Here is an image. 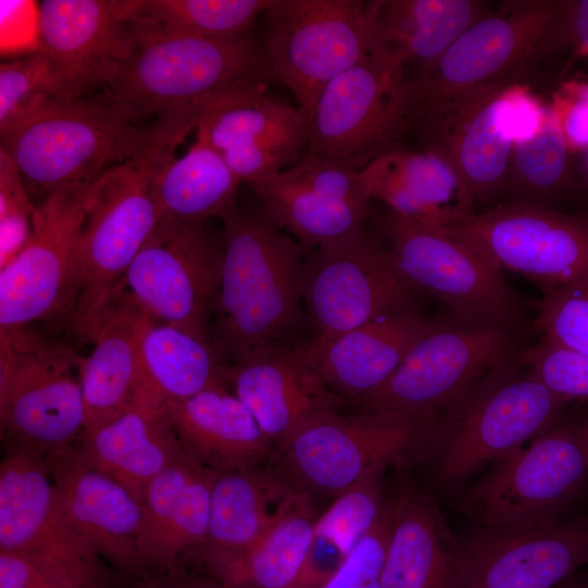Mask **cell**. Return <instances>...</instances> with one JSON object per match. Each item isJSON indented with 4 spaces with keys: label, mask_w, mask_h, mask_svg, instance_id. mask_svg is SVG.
Listing matches in <instances>:
<instances>
[{
    "label": "cell",
    "mask_w": 588,
    "mask_h": 588,
    "mask_svg": "<svg viewBox=\"0 0 588 588\" xmlns=\"http://www.w3.org/2000/svg\"><path fill=\"white\" fill-rule=\"evenodd\" d=\"M76 445L91 466L121 483L140 503L148 483L184 455L164 412L138 407L85 431Z\"/></svg>",
    "instance_id": "obj_31"
},
{
    "label": "cell",
    "mask_w": 588,
    "mask_h": 588,
    "mask_svg": "<svg viewBox=\"0 0 588 588\" xmlns=\"http://www.w3.org/2000/svg\"><path fill=\"white\" fill-rule=\"evenodd\" d=\"M461 544L456 588H555L588 563V519L479 527Z\"/></svg>",
    "instance_id": "obj_20"
},
{
    "label": "cell",
    "mask_w": 588,
    "mask_h": 588,
    "mask_svg": "<svg viewBox=\"0 0 588 588\" xmlns=\"http://www.w3.org/2000/svg\"><path fill=\"white\" fill-rule=\"evenodd\" d=\"M272 75L262 46L247 34L209 38L147 36L103 88L133 122L266 85Z\"/></svg>",
    "instance_id": "obj_3"
},
{
    "label": "cell",
    "mask_w": 588,
    "mask_h": 588,
    "mask_svg": "<svg viewBox=\"0 0 588 588\" xmlns=\"http://www.w3.org/2000/svg\"><path fill=\"white\" fill-rule=\"evenodd\" d=\"M75 100L51 60L40 50L0 65V134L44 110Z\"/></svg>",
    "instance_id": "obj_39"
},
{
    "label": "cell",
    "mask_w": 588,
    "mask_h": 588,
    "mask_svg": "<svg viewBox=\"0 0 588 588\" xmlns=\"http://www.w3.org/2000/svg\"><path fill=\"white\" fill-rule=\"evenodd\" d=\"M308 134L309 130L286 133L237 146L221 155L238 182L255 188L299 160L302 148L307 146Z\"/></svg>",
    "instance_id": "obj_43"
},
{
    "label": "cell",
    "mask_w": 588,
    "mask_h": 588,
    "mask_svg": "<svg viewBox=\"0 0 588 588\" xmlns=\"http://www.w3.org/2000/svg\"><path fill=\"white\" fill-rule=\"evenodd\" d=\"M390 257L417 291L444 303L453 316L517 330L524 307L503 272L439 225L394 212L377 217Z\"/></svg>",
    "instance_id": "obj_13"
},
{
    "label": "cell",
    "mask_w": 588,
    "mask_h": 588,
    "mask_svg": "<svg viewBox=\"0 0 588 588\" xmlns=\"http://www.w3.org/2000/svg\"><path fill=\"white\" fill-rule=\"evenodd\" d=\"M559 588H588V585L573 575L563 581Z\"/></svg>",
    "instance_id": "obj_50"
},
{
    "label": "cell",
    "mask_w": 588,
    "mask_h": 588,
    "mask_svg": "<svg viewBox=\"0 0 588 588\" xmlns=\"http://www.w3.org/2000/svg\"><path fill=\"white\" fill-rule=\"evenodd\" d=\"M3 443L0 551L29 559L58 588H108V563L63 509L46 454Z\"/></svg>",
    "instance_id": "obj_8"
},
{
    "label": "cell",
    "mask_w": 588,
    "mask_h": 588,
    "mask_svg": "<svg viewBox=\"0 0 588 588\" xmlns=\"http://www.w3.org/2000/svg\"><path fill=\"white\" fill-rule=\"evenodd\" d=\"M316 519L307 497L248 550L207 566V574L226 588H308Z\"/></svg>",
    "instance_id": "obj_33"
},
{
    "label": "cell",
    "mask_w": 588,
    "mask_h": 588,
    "mask_svg": "<svg viewBox=\"0 0 588 588\" xmlns=\"http://www.w3.org/2000/svg\"><path fill=\"white\" fill-rule=\"evenodd\" d=\"M534 308L541 336L588 356V285L542 293Z\"/></svg>",
    "instance_id": "obj_41"
},
{
    "label": "cell",
    "mask_w": 588,
    "mask_h": 588,
    "mask_svg": "<svg viewBox=\"0 0 588 588\" xmlns=\"http://www.w3.org/2000/svg\"><path fill=\"white\" fill-rule=\"evenodd\" d=\"M564 49L588 68V0H560L548 37V57Z\"/></svg>",
    "instance_id": "obj_46"
},
{
    "label": "cell",
    "mask_w": 588,
    "mask_h": 588,
    "mask_svg": "<svg viewBox=\"0 0 588 588\" xmlns=\"http://www.w3.org/2000/svg\"><path fill=\"white\" fill-rule=\"evenodd\" d=\"M390 506L319 588H381L390 537Z\"/></svg>",
    "instance_id": "obj_45"
},
{
    "label": "cell",
    "mask_w": 588,
    "mask_h": 588,
    "mask_svg": "<svg viewBox=\"0 0 588 588\" xmlns=\"http://www.w3.org/2000/svg\"><path fill=\"white\" fill-rule=\"evenodd\" d=\"M0 588H58L29 559L0 551Z\"/></svg>",
    "instance_id": "obj_48"
},
{
    "label": "cell",
    "mask_w": 588,
    "mask_h": 588,
    "mask_svg": "<svg viewBox=\"0 0 588 588\" xmlns=\"http://www.w3.org/2000/svg\"><path fill=\"white\" fill-rule=\"evenodd\" d=\"M222 258V235L206 222L162 218L132 261L121 290L155 319L209 344Z\"/></svg>",
    "instance_id": "obj_17"
},
{
    "label": "cell",
    "mask_w": 588,
    "mask_h": 588,
    "mask_svg": "<svg viewBox=\"0 0 588 588\" xmlns=\"http://www.w3.org/2000/svg\"><path fill=\"white\" fill-rule=\"evenodd\" d=\"M517 330L452 320L432 322L387 382L355 402L404 418L442 417L494 371L519 359Z\"/></svg>",
    "instance_id": "obj_6"
},
{
    "label": "cell",
    "mask_w": 588,
    "mask_h": 588,
    "mask_svg": "<svg viewBox=\"0 0 588 588\" xmlns=\"http://www.w3.org/2000/svg\"><path fill=\"white\" fill-rule=\"evenodd\" d=\"M310 118L298 107L275 99L267 85L237 90L204 105L196 137L220 154L269 137L309 130Z\"/></svg>",
    "instance_id": "obj_36"
},
{
    "label": "cell",
    "mask_w": 588,
    "mask_h": 588,
    "mask_svg": "<svg viewBox=\"0 0 588 588\" xmlns=\"http://www.w3.org/2000/svg\"><path fill=\"white\" fill-rule=\"evenodd\" d=\"M512 78L452 101L421 118L411 131L421 149L444 158L457 173L471 205L504 199L514 135L509 94Z\"/></svg>",
    "instance_id": "obj_19"
},
{
    "label": "cell",
    "mask_w": 588,
    "mask_h": 588,
    "mask_svg": "<svg viewBox=\"0 0 588 588\" xmlns=\"http://www.w3.org/2000/svg\"><path fill=\"white\" fill-rule=\"evenodd\" d=\"M262 213L303 246L317 248L364 229L371 208L359 206L298 185L281 172L254 188Z\"/></svg>",
    "instance_id": "obj_35"
},
{
    "label": "cell",
    "mask_w": 588,
    "mask_h": 588,
    "mask_svg": "<svg viewBox=\"0 0 588 588\" xmlns=\"http://www.w3.org/2000/svg\"><path fill=\"white\" fill-rule=\"evenodd\" d=\"M371 475L333 499L316 519L314 541L342 560L375 526L383 514L388 498L380 478Z\"/></svg>",
    "instance_id": "obj_40"
},
{
    "label": "cell",
    "mask_w": 588,
    "mask_h": 588,
    "mask_svg": "<svg viewBox=\"0 0 588 588\" xmlns=\"http://www.w3.org/2000/svg\"><path fill=\"white\" fill-rule=\"evenodd\" d=\"M560 0L504 1L465 30L425 74L406 81L407 133L425 115L466 95L518 79L535 63Z\"/></svg>",
    "instance_id": "obj_9"
},
{
    "label": "cell",
    "mask_w": 588,
    "mask_h": 588,
    "mask_svg": "<svg viewBox=\"0 0 588 588\" xmlns=\"http://www.w3.org/2000/svg\"><path fill=\"white\" fill-rule=\"evenodd\" d=\"M375 1L273 0L264 12L272 79L311 117L322 89L373 46Z\"/></svg>",
    "instance_id": "obj_12"
},
{
    "label": "cell",
    "mask_w": 588,
    "mask_h": 588,
    "mask_svg": "<svg viewBox=\"0 0 588 588\" xmlns=\"http://www.w3.org/2000/svg\"><path fill=\"white\" fill-rule=\"evenodd\" d=\"M432 322L413 307L305 346L327 388L355 403L387 382Z\"/></svg>",
    "instance_id": "obj_24"
},
{
    "label": "cell",
    "mask_w": 588,
    "mask_h": 588,
    "mask_svg": "<svg viewBox=\"0 0 588 588\" xmlns=\"http://www.w3.org/2000/svg\"><path fill=\"white\" fill-rule=\"evenodd\" d=\"M567 100V105H551L555 110L566 143L572 150L588 149V84H580Z\"/></svg>",
    "instance_id": "obj_47"
},
{
    "label": "cell",
    "mask_w": 588,
    "mask_h": 588,
    "mask_svg": "<svg viewBox=\"0 0 588 588\" xmlns=\"http://www.w3.org/2000/svg\"><path fill=\"white\" fill-rule=\"evenodd\" d=\"M517 362L494 371L460 405L441 417L432 454L445 485L461 482L558 424L569 402L547 389Z\"/></svg>",
    "instance_id": "obj_10"
},
{
    "label": "cell",
    "mask_w": 588,
    "mask_h": 588,
    "mask_svg": "<svg viewBox=\"0 0 588 588\" xmlns=\"http://www.w3.org/2000/svg\"><path fill=\"white\" fill-rule=\"evenodd\" d=\"M581 442L588 464V420L584 425H581Z\"/></svg>",
    "instance_id": "obj_51"
},
{
    "label": "cell",
    "mask_w": 588,
    "mask_h": 588,
    "mask_svg": "<svg viewBox=\"0 0 588 588\" xmlns=\"http://www.w3.org/2000/svg\"><path fill=\"white\" fill-rule=\"evenodd\" d=\"M406 134L405 72L371 51L320 93L301 158L358 171L381 154L402 147Z\"/></svg>",
    "instance_id": "obj_15"
},
{
    "label": "cell",
    "mask_w": 588,
    "mask_h": 588,
    "mask_svg": "<svg viewBox=\"0 0 588 588\" xmlns=\"http://www.w3.org/2000/svg\"><path fill=\"white\" fill-rule=\"evenodd\" d=\"M492 11L481 0H376L372 51L402 68L407 79L418 77Z\"/></svg>",
    "instance_id": "obj_29"
},
{
    "label": "cell",
    "mask_w": 588,
    "mask_h": 588,
    "mask_svg": "<svg viewBox=\"0 0 588 588\" xmlns=\"http://www.w3.org/2000/svg\"><path fill=\"white\" fill-rule=\"evenodd\" d=\"M492 267L542 293L588 285V211L564 213L532 203H499L439 225Z\"/></svg>",
    "instance_id": "obj_14"
},
{
    "label": "cell",
    "mask_w": 588,
    "mask_h": 588,
    "mask_svg": "<svg viewBox=\"0 0 588 588\" xmlns=\"http://www.w3.org/2000/svg\"><path fill=\"white\" fill-rule=\"evenodd\" d=\"M272 1L132 0L130 30L133 39L147 36H241Z\"/></svg>",
    "instance_id": "obj_37"
},
{
    "label": "cell",
    "mask_w": 588,
    "mask_h": 588,
    "mask_svg": "<svg viewBox=\"0 0 588 588\" xmlns=\"http://www.w3.org/2000/svg\"><path fill=\"white\" fill-rule=\"evenodd\" d=\"M307 497L281 467L218 474L207 536L196 549L201 563L207 567L245 552Z\"/></svg>",
    "instance_id": "obj_25"
},
{
    "label": "cell",
    "mask_w": 588,
    "mask_h": 588,
    "mask_svg": "<svg viewBox=\"0 0 588 588\" xmlns=\"http://www.w3.org/2000/svg\"><path fill=\"white\" fill-rule=\"evenodd\" d=\"M35 207L19 169L0 149V268L27 243Z\"/></svg>",
    "instance_id": "obj_44"
},
{
    "label": "cell",
    "mask_w": 588,
    "mask_h": 588,
    "mask_svg": "<svg viewBox=\"0 0 588 588\" xmlns=\"http://www.w3.org/2000/svg\"><path fill=\"white\" fill-rule=\"evenodd\" d=\"M223 258L209 344L224 365L281 341L303 318V245L262 212L222 219Z\"/></svg>",
    "instance_id": "obj_2"
},
{
    "label": "cell",
    "mask_w": 588,
    "mask_h": 588,
    "mask_svg": "<svg viewBox=\"0 0 588 588\" xmlns=\"http://www.w3.org/2000/svg\"><path fill=\"white\" fill-rule=\"evenodd\" d=\"M134 588H226L209 574L205 576L181 573H151L139 577Z\"/></svg>",
    "instance_id": "obj_49"
},
{
    "label": "cell",
    "mask_w": 588,
    "mask_h": 588,
    "mask_svg": "<svg viewBox=\"0 0 588 588\" xmlns=\"http://www.w3.org/2000/svg\"><path fill=\"white\" fill-rule=\"evenodd\" d=\"M149 317L124 290L102 317L82 364L85 431L134 407L139 341Z\"/></svg>",
    "instance_id": "obj_30"
},
{
    "label": "cell",
    "mask_w": 588,
    "mask_h": 588,
    "mask_svg": "<svg viewBox=\"0 0 588 588\" xmlns=\"http://www.w3.org/2000/svg\"><path fill=\"white\" fill-rule=\"evenodd\" d=\"M46 454L68 516L103 560L125 575H148L138 552L142 503L121 483L91 466L76 444Z\"/></svg>",
    "instance_id": "obj_23"
},
{
    "label": "cell",
    "mask_w": 588,
    "mask_h": 588,
    "mask_svg": "<svg viewBox=\"0 0 588 588\" xmlns=\"http://www.w3.org/2000/svg\"><path fill=\"white\" fill-rule=\"evenodd\" d=\"M417 291L388 248L365 229L305 258L303 303L308 344L323 343L379 317L414 307Z\"/></svg>",
    "instance_id": "obj_18"
},
{
    "label": "cell",
    "mask_w": 588,
    "mask_h": 588,
    "mask_svg": "<svg viewBox=\"0 0 588 588\" xmlns=\"http://www.w3.org/2000/svg\"><path fill=\"white\" fill-rule=\"evenodd\" d=\"M390 537L381 588H456L462 544L438 504L412 487L389 497Z\"/></svg>",
    "instance_id": "obj_27"
},
{
    "label": "cell",
    "mask_w": 588,
    "mask_h": 588,
    "mask_svg": "<svg viewBox=\"0 0 588 588\" xmlns=\"http://www.w3.org/2000/svg\"><path fill=\"white\" fill-rule=\"evenodd\" d=\"M587 479L581 426L556 424L499 460L462 506L480 528H531L559 520Z\"/></svg>",
    "instance_id": "obj_16"
},
{
    "label": "cell",
    "mask_w": 588,
    "mask_h": 588,
    "mask_svg": "<svg viewBox=\"0 0 588 588\" xmlns=\"http://www.w3.org/2000/svg\"><path fill=\"white\" fill-rule=\"evenodd\" d=\"M132 1L44 0L37 7L38 50L61 73L74 99L105 88L133 49Z\"/></svg>",
    "instance_id": "obj_21"
},
{
    "label": "cell",
    "mask_w": 588,
    "mask_h": 588,
    "mask_svg": "<svg viewBox=\"0 0 588 588\" xmlns=\"http://www.w3.org/2000/svg\"><path fill=\"white\" fill-rule=\"evenodd\" d=\"M184 454L217 474L262 466L277 452L225 384L166 405Z\"/></svg>",
    "instance_id": "obj_26"
},
{
    "label": "cell",
    "mask_w": 588,
    "mask_h": 588,
    "mask_svg": "<svg viewBox=\"0 0 588 588\" xmlns=\"http://www.w3.org/2000/svg\"><path fill=\"white\" fill-rule=\"evenodd\" d=\"M224 368L208 343L150 316L139 341L133 406L161 411L172 402L225 384Z\"/></svg>",
    "instance_id": "obj_32"
},
{
    "label": "cell",
    "mask_w": 588,
    "mask_h": 588,
    "mask_svg": "<svg viewBox=\"0 0 588 588\" xmlns=\"http://www.w3.org/2000/svg\"><path fill=\"white\" fill-rule=\"evenodd\" d=\"M358 172L370 200L381 201L396 215L441 225L474 212L457 173L433 151L402 146Z\"/></svg>",
    "instance_id": "obj_28"
},
{
    "label": "cell",
    "mask_w": 588,
    "mask_h": 588,
    "mask_svg": "<svg viewBox=\"0 0 588 588\" xmlns=\"http://www.w3.org/2000/svg\"><path fill=\"white\" fill-rule=\"evenodd\" d=\"M197 117L193 107L160 115L159 132L138 155L88 185L78 249L79 293L70 326L81 341L91 342L127 269L160 221L156 180L196 130Z\"/></svg>",
    "instance_id": "obj_1"
},
{
    "label": "cell",
    "mask_w": 588,
    "mask_h": 588,
    "mask_svg": "<svg viewBox=\"0 0 588 588\" xmlns=\"http://www.w3.org/2000/svg\"><path fill=\"white\" fill-rule=\"evenodd\" d=\"M46 330L0 332V424L3 440L48 453L85 431L84 357Z\"/></svg>",
    "instance_id": "obj_7"
},
{
    "label": "cell",
    "mask_w": 588,
    "mask_h": 588,
    "mask_svg": "<svg viewBox=\"0 0 588 588\" xmlns=\"http://www.w3.org/2000/svg\"><path fill=\"white\" fill-rule=\"evenodd\" d=\"M441 417L404 418L338 407L320 412L277 449L280 467L293 483L335 499L388 466L416 463L432 454Z\"/></svg>",
    "instance_id": "obj_5"
},
{
    "label": "cell",
    "mask_w": 588,
    "mask_h": 588,
    "mask_svg": "<svg viewBox=\"0 0 588 588\" xmlns=\"http://www.w3.org/2000/svg\"><path fill=\"white\" fill-rule=\"evenodd\" d=\"M224 380L275 451L307 419L342 402L315 370L306 346L281 341L225 365Z\"/></svg>",
    "instance_id": "obj_22"
},
{
    "label": "cell",
    "mask_w": 588,
    "mask_h": 588,
    "mask_svg": "<svg viewBox=\"0 0 588 588\" xmlns=\"http://www.w3.org/2000/svg\"><path fill=\"white\" fill-rule=\"evenodd\" d=\"M87 187L61 189L36 205L27 243L0 268V332L70 330Z\"/></svg>",
    "instance_id": "obj_11"
},
{
    "label": "cell",
    "mask_w": 588,
    "mask_h": 588,
    "mask_svg": "<svg viewBox=\"0 0 588 588\" xmlns=\"http://www.w3.org/2000/svg\"><path fill=\"white\" fill-rule=\"evenodd\" d=\"M571 156L555 110L543 106L537 130L514 140L502 203L548 206V201L574 191Z\"/></svg>",
    "instance_id": "obj_38"
},
{
    "label": "cell",
    "mask_w": 588,
    "mask_h": 588,
    "mask_svg": "<svg viewBox=\"0 0 588 588\" xmlns=\"http://www.w3.org/2000/svg\"><path fill=\"white\" fill-rule=\"evenodd\" d=\"M161 119L137 124L103 93L57 103L1 134L0 149L19 169L34 204L61 189L89 185L138 155Z\"/></svg>",
    "instance_id": "obj_4"
},
{
    "label": "cell",
    "mask_w": 588,
    "mask_h": 588,
    "mask_svg": "<svg viewBox=\"0 0 588 588\" xmlns=\"http://www.w3.org/2000/svg\"><path fill=\"white\" fill-rule=\"evenodd\" d=\"M240 184L222 155L196 137L187 152L173 158L156 180L161 219H222L236 206Z\"/></svg>",
    "instance_id": "obj_34"
},
{
    "label": "cell",
    "mask_w": 588,
    "mask_h": 588,
    "mask_svg": "<svg viewBox=\"0 0 588 588\" xmlns=\"http://www.w3.org/2000/svg\"><path fill=\"white\" fill-rule=\"evenodd\" d=\"M519 364L554 394L588 402V356L541 336L522 350Z\"/></svg>",
    "instance_id": "obj_42"
}]
</instances>
